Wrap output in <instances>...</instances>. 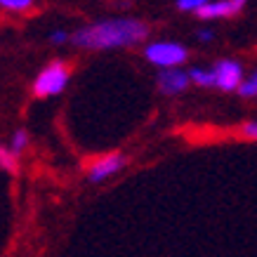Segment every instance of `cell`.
I'll return each instance as SVG.
<instances>
[{
  "instance_id": "6da1fadb",
  "label": "cell",
  "mask_w": 257,
  "mask_h": 257,
  "mask_svg": "<svg viewBox=\"0 0 257 257\" xmlns=\"http://www.w3.org/2000/svg\"><path fill=\"white\" fill-rule=\"evenodd\" d=\"M149 36V26L140 19H104L90 24L73 36V43L87 50H116L137 45Z\"/></svg>"
},
{
  "instance_id": "7a4b0ae2",
  "label": "cell",
  "mask_w": 257,
  "mask_h": 257,
  "mask_svg": "<svg viewBox=\"0 0 257 257\" xmlns=\"http://www.w3.org/2000/svg\"><path fill=\"white\" fill-rule=\"evenodd\" d=\"M144 57L149 62L158 66V69H172V66H179V64L187 62V47L179 45V43H170V40H158V43H151L144 50Z\"/></svg>"
},
{
  "instance_id": "3957f363",
  "label": "cell",
  "mask_w": 257,
  "mask_h": 257,
  "mask_svg": "<svg viewBox=\"0 0 257 257\" xmlns=\"http://www.w3.org/2000/svg\"><path fill=\"white\" fill-rule=\"evenodd\" d=\"M69 76L71 71L64 62L50 64L47 69L40 71V76L33 83V92L36 97H52V94L64 92V87L69 85Z\"/></svg>"
},
{
  "instance_id": "277c9868",
  "label": "cell",
  "mask_w": 257,
  "mask_h": 257,
  "mask_svg": "<svg viewBox=\"0 0 257 257\" xmlns=\"http://www.w3.org/2000/svg\"><path fill=\"white\" fill-rule=\"evenodd\" d=\"M215 87H219L222 92H234L238 90L241 85V80L245 78L243 76V66L241 62H236V59H219L215 66Z\"/></svg>"
},
{
  "instance_id": "5b68a950",
  "label": "cell",
  "mask_w": 257,
  "mask_h": 257,
  "mask_svg": "<svg viewBox=\"0 0 257 257\" xmlns=\"http://www.w3.org/2000/svg\"><path fill=\"white\" fill-rule=\"evenodd\" d=\"M127 165V158L123 154H109V156L99 158L97 163L90 165V172H87V179L92 182V184H99L104 179L113 177L116 172H120Z\"/></svg>"
},
{
  "instance_id": "8992f818",
  "label": "cell",
  "mask_w": 257,
  "mask_h": 257,
  "mask_svg": "<svg viewBox=\"0 0 257 257\" xmlns=\"http://www.w3.org/2000/svg\"><path fill=\"white\" fill-rule=\"evenodd\" d=\"M248 0H210L205 3L196 15L201 19H229V17L241 15Z\"/></svg>"
},
{
  "instance_id": "52a82bcc",
  "label": "cell",
  "mask_w": 257,
  "mask_h": 257,
  "mask_svg": "<svg viewBox=\"0 0 257 257\" xmlns=\"http://www.w3.org/2000/svg\"><path fill=\"white\" fill-rule=\"evenodd\" d=\"M191 83L189 78V71H182L179 66H172V69H163L158 73V90L163 94H179L184 92Z\"/></svg>"
},
{
  "instance_id": "ba28073f",
  "label": "cell",
  "mask_w": 257,
  "mask_h": 257,
  "mask_svg": "<svg viewBox=\"0 0 257 257\" xmlns=\"http://www.w3.org/2000/svg\"><path fill=\"white\" fill-rule=\"evenodd\" d=\"M189 78L198 87H215V71L212 69H191Z\"/></svg>"
},
{
  "instance_id": "9c48e42d",
  "label": "cell",
  "mask_w": 257,
  "mask_h": 257,
  "mask_svg": "<svg viewBox=\"0 0 257 257\" xmlns=\"http://www.w3.org/2000/svg\"><path fill=\"white\" fill-rule=\"evenodd\" d=\"M0 170L10 172V175H17V172H19V161H17V154L12 149L0 147Z\"/></svg>"
},
{
  "instance_id": "30bf717a",
  "label": "cell",
  "mask_w": 257,
  "mask_h": 257,
  "mask_svg": "<svg viewBox=\"0 0 257 257\" xmlns=\"http://www.w3.org/2000/svg\"><path fill=\"white\" fill-rule=\"evenodd\" d=\"M236 92L241 94L243 99H255L257 97V69L252 71L250 76H245V78L241 80V85H238Z\"/></svg>"
},
{
  "instance_id": "8fae6325",
  "label": "cell",
  "mask_w": 257,
  "mask_h": 257,
  "mask_svg": "<svg viewBox=\"0 0 257 257\" xmlns=\"http://www.w3.org/2000/svg\"><path fill=\"white\" fill-rule=\"evenodd\" d=\"M26 144H29V135L24 133V130H17L15 137H12V144H10V149H12L15 154H19V151H24V149H26Z\"/></svg>"
},
{
  "instance_id": "7c38bea8",
  "label": "cell",
  "mask_w": 257,
  "mask_h": 257,
  "mask_svg": "<svg viewBox=\"0 0 257 257\" xmlns=\"http://www.w3.org/2000/svg\"><path fill=\"white\" fill-rule=\"evenodd\" d=\"M205 3H210V0H177V8L182 12H198Z\"/></svg>"
},
{
  "instance_id": "4fadbf2b",
  "label": "cell",
  "mask_w": 257,
  "mask_h": 257,
  "mask_svg": "<svg viewBox=\"0 0 257 257\" xmlns=\"http://www.w3.org/2000/svg\"><path fill=\"white\" fill-rule=\"evenodd\" d=\"M31 3H33V0H0V8L19 12V10H26L29 5H31Z\"/></svg>"
},
{
  "instance_id": "5bb4252c",
  "label": "cell",
  "mask_w": 257,
  "mask_h": 257,
  "mask_svg": "<svg viewBox=\"0 0 257 257\" xmlns=\"http://www.w3.org/2000/svg\"><path fill=\"white\" fill-rule=\"evenodd\" d=\"M238 135L245 137V140H257V120H250V123H243L238 127Z\"/></svg>"
},
{
  "instance_id": "9a60e30c",
  "label": "cell",
  "mask_w": 257,
  "mask_h": 257,
  "mask_svg": "<svg viewBox=\"0 0 257 257\" xmlns=\"http://www.w3.org/2000/svg\"><path fill=\"white\" fill-rule=\"evenodd\" d=\"M66 38H69V36H66L64 31H55L52 36H50V40H52V43H64Z\"/></svg>"
},
{
  "instance_id": "2e32d148",
  "label": "cell",
  "mask_w": 257,
  "mask_h": 257,
  "mask_svg": "<svg viewBox=\"0 0 257 257\" xmlns=\"http://www.w3.org/2000/svg\"><path fill=\"white\" fill-rule=\"evenodd\" d=\"M198 38H201L203 43H208V40H212V31H208V29H203V31H198Z\"/></svg>"
}]
</instances>
